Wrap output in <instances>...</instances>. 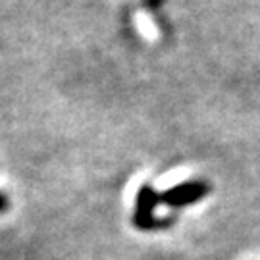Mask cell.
<instances>
[{"instance_id": "6da1fadb", "label": "cell", "mask_w": 260, "mask_h": 260, "mask_svg": "<svg viewBox=\"0 0 260 260\" xmlns=\"http://www.w3.org/2000/svg\"><path fill=\"white\" fill-rule=\"evenodd\" d=\"M210 193V185L206 181H183L177 185L170 187L168 191L160 193V205L172 206V208H181V206H189L193 203H199L201 199H205Z\"/></svg>"}, {"instance_id": "7a4b0ae2", "label": "cell", "mask_w": 260, "mask_h": 260, "mask_svg": "<svg viewBox=\"0 0 260 260\" xmlns=\"http://www.w3.org/2000/svg\"><path fill=\"white\" fill-rule=\"evenodd\" d=\"M160 205V193L149 183L141 185L137 199H135V214H133V223L139 230H154L158 225H166L168 222H158L154 218V210Z\"/></svg>"}, {"instance_id": "3957f363", "label": "cell", "mask_w": 260, "mask_h": 260, "mask_svg": "<svg viewBox=\"0 0 260 260\" xmlns=\"http://www.w3.org/2000/svg\"><path fill=\"white\" fill-rule=\"evenodd\" d=\"M162 4H164V0H143V6H145V10H149V12H156Z\"/></svg>"}, {"instance_id": "277c9868", "label": "cell", "mask_w": 260, "mask_h": 260, "mask_svg": "<svg viewBox=\"0 0 260 260\" xmlns=\"http://www.w3.org/2000/svg\"><path fill=\"white\" fill-rule=\"evenodd\" d=\"M6 208H8V199L4 193H0V212H4Z\"/></svg>"}]
</instances>
